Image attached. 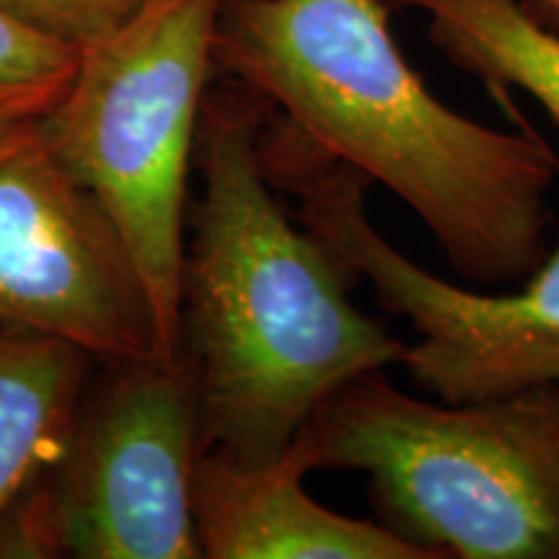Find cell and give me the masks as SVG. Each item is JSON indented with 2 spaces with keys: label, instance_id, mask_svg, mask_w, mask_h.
<instances>
[{
  "label": "cell",
  "instance_id": "1",
  "mask_svg": "<svg viewBox=\"0 0 559 559\" xmlns=\"http://www.w3.org/2000/svg\"><path fill=\"white\" fill-rule=\"evenodd\" d=\"M383 0H226L215 60L306 143L379 181L477 283L547 260L559 160L534 132L445 107L404 58Z\"/></svg>",
  "mask_w": 559,
  "mask_h": 559
},
{
  "label": "cell",
  "instance_id": "2",
  "mask_svg": "<svg viewBox=\"0 0 559 559\" xmlns=\"http://www.w3.org/2000/svg\"><path fill=\"white\" fill-rule=\"evenodd\" d=\"M260 135L249 109H210L181 306L202 445L239 461L280 459L332 394L402 366L407 349L349 300L337 257L280 207Z\"/></svg>",
  "mask_w": 559,
  "mask_h": 559
},
{
  "label": "cell",
  "instance_id": "3",
  "mask_svg": "<svg viewBox=\"0 0 559 559\" xmlns=\"http://www.w3.org/2000/svg\"><path fill=\"white\" fill-rule=\"evenodd\" d=\"M293 445L309 472L366 474L383 526L438 559H559V383L432 404L376 370Z\"/></svg>",
  "mask_w": 559,
  "mask_h": 559
},
{
  "label": "cell",
  "instance_id": "4",
  "mask_svg": "<svg viewBox=\"0 0 559 559\" xmlns=\"http://www.w3.org/2000/svg\"><path fill=\"white\" fill-rule=\"evenodd\" d=\"M226 0H148L81 47L39 128L94 194L143 285L158 358L185 353L187 174Z\"/></svg>",
  "mask_w": 559,
  "mask_h": 559
},
{
  "label": "cell",
  "instance_id": "5",
  "mask_svg": "<svg viewBox=\"0 0 559 559\" xmlns=\"http://www.w3.org/2000/svg\"><path fill=\"white\" fill-rule=\"evenodd\" d=\"M262 164L300 198V223L349 275L366 277L381 306L404 317L419 342L404 349L409 379L440 402L500 400L559 383V249L521 293L485 296L430 275L368 221L370 181L290 124L260 135Z\"/></svg>",
  "mask_w": 559,
  "mask_h": 559
},
{
  "label": "cell",
  "instance_id": "6",
  "mask_svg": "<svg viewBox=\"0 0 559 559\" xmlns=\"http://www.w3.org/2000/svg\"><path fill=\"white\" fill-rule=\"evenodd\" d=\"M202 415L192 360L124 362L62 459L3 528L11 555L81 559L202 557L194 469ZM5 519V515H3Z\"/></svg>",
  "mask_w": 559,
  "mask_h": 559
},
{
  "label": "cell",
  "instance_id": "7",
  "mask_svg": "<svg viewBox=\"0 0 559 559\" xmlns=\"http://www.w3.org/2000/svg\"><path fill=\"white\" fill-rule=\"evenodd\" d=\"M0 324L115 362L158 358L143 285L37 120L0 122Z\"/></svg>",
  "mask_w": 559,
  "mask_h": 559
},
{
  "label": "cell",
  "instance_id": "8",
  "mask_svg": "<svg viewBox=\"0 0 559 559\" xmlns=\"http://www.w3.org/2000/svg\"><path fill=\"white\" fill-rule=\"evenodd\" d=\"M296 445L272 461L205 449L194 469V526L210 559H438L383 523L334 513L304 489Z\"/></svg>",
  "mask_w": 559,
  "mask_h": 559
},
{
  "label": "cell",
  "instance_id": "9",
  "mask_svg": "<svg viewBox=\"0 0 559 559\" xmlns=\"http://www.w3.org/2000/svg\"><path fill=\"white\" fill-rule=\"evenodd\" d=\"M83 358L70 342L0 324V521L73 440Z\"/></svg>",
  "mask_w": 559,
  "mask_h": 559
},
{
  "label": "cell",
  "instance_id": "10",
  "mask_svg": "<svg viewBox=\"0 0 559 559\" xmlns=\"http://www.w3.org/2000/svg\"><path fill=\"white\" fill-rule=\"evenodd\" d=\"M428 19L432 45L502 96L519 88L559 128V32L521 0H383Z\"/></svg>",
  "mask_w": 559,
  "mask_h": 559
},
{
  "label": "cell",
  "instance_id": "11",
  "mask_svg": "<svg viewBox=\"0 0 559 559\" xmlns=\"http://www.w3.org/2000/svg\"><path fill=\"white\" fill-rule=\"evenodd\" d=\"M81 47L0 0V122L37 120L60 99Z\"/></svg>",
  "mask_w": 559,
  "mask_h": 559
},
{
  "label": "cell",
  "instance_id": "12",
  "mask_svg": "<svg viewBox=\"0 0 559 559\" xmlns=\"http://www.w3.org/2000/svg\"><path fill=\"white\" fill-rule=\"evenodd\" d=\"M9 3L45 29L86 47L135 16L148 0H9Z\"/></svg>",
  "mask_w": 559,
  "mask_h": 559
},
{
  "label": "cell",
  "instance_id": "13",
  "mask_svg": "<svg viewBox=\"0 0 559 559\" xmlns=\"http://www.w3.org/2000/svg\"><path fill=\"white\" fill-rule=\"evenodd\" d=\"M536 5H539V16L547 21L551 29L559 32V0H536Z\"/></svg>",
  "mask_w": 559,
  "mask_h": 559
}]
</instances>
